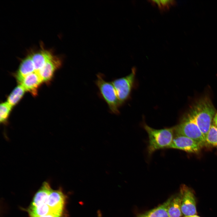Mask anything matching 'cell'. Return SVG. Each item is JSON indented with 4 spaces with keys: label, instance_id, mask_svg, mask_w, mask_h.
<instances>
[{
    "label": "cell",
    "instance_id": "1",
    "mask_svg": "<svg viewBox=\"0 0 217 217\" xmlns=\"http://www.w3.org/2000/svg\"><path fill=\"white\" fill-rule=\"evenodd\" d=\"M143 127L148 135L146 152L148 157L158 150L169 149L174 137L173 127L156 129L145 123Z\"/></svg>",
    "mask_w": 217,
    "mask_h": 217
},
{
    "label": "cell",
    "instance_id": "2",
    "mask_svg": "<svg viewBox=\"0 0 217 217\" xmlns=\"http://www.w3.org/2000/svg\"><path fill=\"white\" fill-rule=\"evenodd\" d=\"M215 108L210 100L206 98L197 102L191 108L189 114L193 119L205 138L211 126L215 115Z\"/></svg>",
    "mask_w": 217,
    "mask_h": 217
},
{
    "label": "cell",
    "instance_id": "3",
    "mask_svg": "<svg viewBox=\"0 0 217 217\" xmlns=\"http://www.w3.org/2000/svg\"><path fill=\"white\" fill-rule=\"evenodd\" d=\"M95 83L101 96L107 104L111 112L118 114L121 105L112 82L106 81L103 75L99 73L97 75Z\"/></svg>",
    "mask_w": 217,
    "mask_h": 217
},
{
    "label": "cell",
    "instance_id": "4",
    "mask_svg": "<svg viewBox=\"0 0 217 217\" xmlns=\"http://www.w3.org/2000/svg\"><path fill=\"white\" fill-rule=\"evenodd\" d=\"M173 127L175 135L189 138L198 143L202 147L206 143L203 135L189 114L184 116L180 122Z\"/></svg>",
    "mask_w": 217,
    "mask_h": 217
},
{
    "label": "cell",
    "instance_id": "5",
    "mask_svg": "<svg viewBox=\"0 0 217 217\" xmlns=\"http://www.w3.org/2000/svg\"><path fill=\"white\" fill-rule=\"evenodd\" d=\"M136 73V69L133 67L129 75L115 79L112 82L121 105L129 97L134 83Z\"/></svg>",
    "mask_w": 217,
    "mask_h": 217
},
{
    "label": "cell",
    "instance_id": "6",
    "mask_svg": "<svg viewBox=\"0 0 217 217\" xmlns=\"http://www.w3.org/2000/svg\"><path fill=\"white\" fill-rule=\"evenodd\" d=\"M181 197V207L184 216L197 215L195 197L193 191L185 184L181 186L179 193Z\"/></svg>",
    "mask_w": 217,
    "mask_h": 217
},
{
    "label": "cell",
    "instance_id": "7",
    "mask_svg": "<svg viewBox=\"0 0 217 217\" xmlns=\"http://www.w3.org/2000/svg\"><path fill=\"white\" fill-rule=\"evenodd\" d=\"M169 149H178L190 153H197L202 147L198 143L188 137L175 135Z\"/></svg>",
    "mask_w": 217,
    "mask_h": 217
},
{
    "label": "cell",
    "instance_id": "8",
    "mask_svg": "<svg viewBox=\"0 0 217 217\" xmlns=\"http://www.w3.org/2000/svg\"><path fill=\"white\" fill-rule=\"evenodd\" d=\"M65 201V196L60 189L52 190L48 197L46 204L51 209L52 213L62 216Z\"/></svg>",
    "mask_w": 217,
    "mask_h": 217
},
{
    "label": "cell",
    "instance_id": "9",
    "mask_svg": "<svg viewBox=\"0 0 217 217\" xmlns=\"http://www.w3.org/2000/svg\"><path fill=\"white\" fill-rule=\"evenodd\" d=\"M61 63L60 58L55 55L49 60L38 72L42 81L46 82L49 81L56 70L60 67Z\"/></svg>",
    "mask_w": 217,
    "mask_h": 217
},
{
    "label": "cell",
    "instance_id": "10",
    "mask_svg": "<svg viewBox=\"0 0 217 217\" xmlns=\"http://www.w3.org/2000/svg\"><path fill=\"white\" fill-rule=\"evenodd\" d=\"M30 53L34 64L35 71L37 72L40 71L54 55L51 50L45 49L42 46L39 50Z\"/></svg>",
    "mask_w": 217,
    "mask_h": 217
},
{
    "label": "cell",
    "instance_id": "11",
    "mask_svg": "<svg viewBox=\"0 0 217 217\" xmlns=\"http://www.w3.org/2000/svg\"><path fill=\"white\" fill-rule=\"evenodd\" d=\"M42 82L38 73L35 71L25 77L20 84L23 86L26 91L35 95L39 86Z\"/></svg>",
    "mask_w": 217,
    "mask_h": 217
},
{
    "label": "cell",
    "instance_id": "12",
    "mask_svg": "<svg viewBox=\"0 0 217 217\" xmlns=\"http://www.w3.org/2000/svg\"><path fill=\"white\" fill-rule=\"evenodd\" d=\"M35 71L34 64L29 53L20 63L16 75L17 81L20 83L25 77Z\"/></svg>",
    "mask_w": 217,
    "mask_h": 217
},
{
    "label": "cell",
    "instance_id": "13",
    "mask_svg": "<svg viewBox=\"0 0 217 217\" xmlns=\"http://www.w3.org/2000/svg\"><path fill=\"white\" fill-rule=\"evenodd\" d=\"M52 190L48 182H44L35 195L30 206H36L46 204L48 197Z\"/></svg>",
    "mask_w": 217,
    "mask_h": 217
},
{
    "label": "cell",
    "instance_id": "14",
    "mask_svg": "<svg viewBox=\"0 0 217 217\" xmlns=\"http://www.w3.org/2000/svg\"><path fill=\"white\" fill-rule=\"evenodd\" d=\"M172 197L173 196L168 198L162 204L140 215L137 217H169L168 209Z\"/></svg>",
    "mask_w": 217,
    "mask_h": 217
},
{
    "label": "cell",
    "instance_id": "15",
    "mask_svg": "<svg viewBox=\"0 0 217 217\" xmlns=\"http://www.w3.org/2000/svg\"><path fill=\"white\" fill-rule=\"evenodd\" d=\"M181 201L179 193L176 196H173L168 209L169 217H181L183 215L181 210Z\"/></svg>",
    "mask_w": 217,
    "mask_h": 217
},
{
    "label": "cell",
    "instance_id": "16",
    "mask_svg": "<svg viewBox=\"0 0 217 217\" xmlns=\"http://www.w3.org/2000/svg\"><path fill=\"white\" fill-rule=\"evenodd\" d=\"M26 90L20 84L13 90L8 98L7 102L12 107L16 104L23 96Z\"/></svg>",
    "mask_w": 217,
    "mask_h": 217
},
{
    "label": "cell",
    "instance_id": "17",
    "mask_svg": "<svg viewBox=\"0 0 217 217\" xmlns=\"http://www.w3.org/2000/svg\"><path fill=\"white\" fill-rule=\"evenodd\" d=\"M27 211L29 215L37 216H43L52 213L51 209L46 204H42L36 206H30Z\"/></svg>",
    "mask_w": 217,
    "mask_h": 217
},
{
    "label": "cell",
    "instance_id": "18",
    "mask_svg": "<svg viewBox=\"0 0 217 217\" xmlns=\"http://www.w3.org/2000/svg\"><path fill=\"white\" fill-rule=\"evenodd\" d=\"M148 1L152 5H156L162 12L168 10L176 4V2L174 0H150Z\"/></svg>",
    "mask_w": 217,
    "mask_h": 217
},
{
    "label": "cell",
    "instance_id": "19",
    "mask_svg": "<svg viewBox=\"0 0 217 217\" xmlns=\"http://www.w3.org/2000/svg\"><path fill=\"white\" fill-rule=\"evenodd\" d=\"M207 144L217 146V127L212 125L205 138Z\"/></svg>",
    "mask_w": 217,
    "mask_h": 217
},
{
    "label": "cell",
    "instance_id": "20",
    "mask_svg": "<svg viewBox=\"0 0 217 217\" xmlns=\"http://www.w3.org/2000/svg\"><path fill=\"white\" fill-rule=\"evenodd\" d=\"M12 106L8 102L1 103L0 106V121L1 123H6Z\"/></svg>",
    "mask_w": 217,
    "mask_h": 217
},
{
    "label": "cell",
    "instance_id": "21",
    "mask_svg": "<svg viewBox=\"0 0 217 217\" xmlns=\"http://www.w3.org/2000/svg\"><path fill=\"white\" fill-rule=\"evenodd\" d=\"M30 217H62V216L53 213H50L43 216H37L32 215H29Z\"/></svg>",
    "mask_w": 217,
    "mask_h": 217
},
{
    "label": "cell",
    "instance_id": "22",
    "mask_svg": "<svg viewBox=\"0 0 217 217\" xmlns=\"http://www.w3.org/2000/svg\"><path fill=\"white\" fill-rule=\"evenodd\" d=\"M213 122L215 126L217 127V113L215 114L214 117Z\"/></svg>",
    "mask_w": 217,
    "mask_h": 217
},
{
    "label": "cell",
    "instance_id": "23",
    "mask_svg": "<svg viewBox=\"0 0 217 217\" xmlns=\"http://www.w3.org/2000/svg\"><path fill=\"white\" fill-rule=\"evenodd\" d=\"M183 217H200L197 215H193L188 216H184Z\"/></svg>",
    "mask_w": 217,
    "mask_h": 217
},
{
    "label": "cell",
    "instance_id": "24",
    "mask_svg": "<svg viewBox=\"0 0 217 217\" xmlns=\"http://www.w3.org/2000/svg\"><path fill=\"white\" fill-rule=\"evenodd\" d=\"M98 213V217H102L101 215V214L100 212H99Z\"/></svg>",
    "mask_w": 217,
    "mask_h": 217
}]
</instances>
